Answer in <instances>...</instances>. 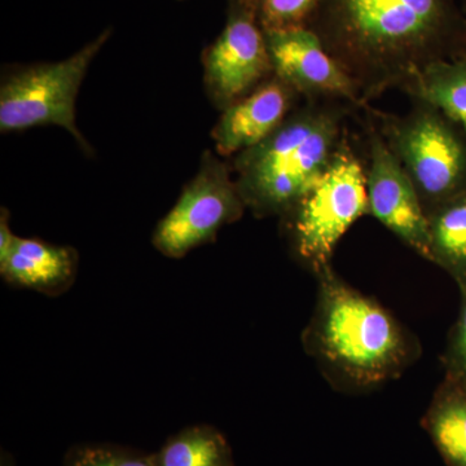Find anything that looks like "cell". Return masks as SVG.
Instances as JSON below:
<instances>
[{"label": "cell", "instance_id": "1", "mask_svg": "<svg viewBox=\"0 0 466 466\" xmlns=\"http://www.w3.org/2000/svg\"><path fill=\"white\" fill-rule=\"evenodd\" d=\"M357 88L360 106L461 56L453 0H321L308 26Z\"/></svg>", "mask_w": 466, "mask_h": 466}, {"label": "cell", "instance_id": "2", "mask_svg": "<svg viewBox=\"0 0 466 466\" xmlns=\"http://www.w3.org/2000/svg\"><path fill=\"white\" fill-rule=\"evenodd\" d=\"M315 278L317 303L302 343L325 380L336 390L359 394L400 379L421 355L419 339L332 265Z\"/></svg>", "mask_w": 466, "mask_h": 466}, {"label": "cell", "instance_id": "3", "mask_svg": "<svg viewBox=\"0 0 466 466\" xmlns=\"http://www.w3.org/2000/svg\"><path fill=\"white\" fill-rule=\"evenodd\" d=\"M311 100L236 161L238 191L257 217L288 216L345 143L346 109Z\"/></svg>", "mask_w": 466, "mask_h": 466}, {"label": "cell", "instance_id": "4", "mask_svg": "<svg viewBox=\"0 0 466 466\" xmlns=\"http://www.w3.org/2000/svg\"><path fill=\"white\" fill-rule=\"evenodd\" d=\"M403 116L379 115L380 133L412 180L426 214L466 192V144L458 127L422 101Z\"/></svg>", "mask_w": 466, "mask_h": 466}, {"label": "cell", "instance_id": "5", "mask_svg": "<svg viewBox=\"0 0 466 466\" xmlns=\"http://www.w3.org/2000/svg\"><path fill=\"white\" fill-rule=\"evenodd\" d=\"M368 214L366 168L343 143L319 182L284 217L294 256L317 275L330 265L333 251L350 227Z\"/></svg>", "mask_w": 466, "mask_h": 466}, {"label": "cell", "instance_id": "6", "mask_svg": "<svg viewBox=\"0 0 466 466\" xmlns=\"http://www.w3.org/2000/svg\"><path fill=\"white\" fill-rule=\"evenodd\" d=\"M101 34L90 45L60 63L41 64L12 73L0 88V131L25 130L34 126H61L86 146L76 124V99L92 58L108 41Z\"/></svg>", "mask_w": 466, "mask_h": 466}, {"label": "cell", "instance_id": "7", "mask_svg": "<svg viewBox=\"0 0 466 466\" xmlns=\"http://www.w3.org/2000/svg\"><path fill=\"white\" fill-rule=\"evenodd\" d=\"M245 208L225 164L207 153L200 173L158 223L153 245L168 258H183L195 248L216 240L219 229L240 219Z\"/></svg>", "mask_w": 466, "mask_h": 466}, {"label": "cell", "instance_id": "8", "mask_svg": "<svg viewBox=\"0 0 466 466\" xmlns=\"http://www.w3.org/2000/svg\"><path fill=\"white\" fill-rule=\"evenodd\" d=\"M205 67L208 88L225 109L274 72L258 5L232 2L225 30L207 52Z\"/></svg>", "mask_w": 466, "mask_h": 466}, {"label": "cell", "instance_id": "9", "mask_svg": "<svg viewBox=\"0 0 466 466\" xmlns=\"http://www.w3.org/2000/svg\"><path fill=\"white\" fill-rule=\"evenodd\" d=\"M367 191L370 216L422 258L431 260L428 217L419 192L380 130H368Z\"/></svg>", "mask_w": 466, "mask_h": 466}, {"label": "cell", "instance_id": "10", "mask_svg": "<svg viewBox=\"0 0 466 466\" xmlns=\"http://www.w3.org/2000/svg\"><path fill=\"white\" fill-rule=\"evenodd\" d=\"M275 76L309 99L360 106L357 88L309 27L265 32Z\"/></svg>", "mask_w": 466, "mask_h": 466}, {"label": "cell", "instance_id": "11", "mask_svg": "<svg viewBox=\"0 0 466 466\" xmlns=\"http://www.w3.org/2000/svg\"><path fill=\"white\" fill-rule=\"evenodd\" d=\"M294 94L293 88L275 76L227 106L214 133L218 152L231 156L262 143L284 124Z\"/></svg>", "mask_w": 466, "mask_h": 466}, {"label": "cell", "instance_id": "12", "mask_svg": "<svg viewBox=\"0 0 466 466\" xmlns=\"http://www.w3.org/2000/svg\"><path fill=\"white\" fill-rule=\"evenodd\" d=\"M78 254L69 247H56L33 238H17L7 258L0 262L5 283L46 296L66 293L75 283Z\"/></svg>", "mask_w": 466, "mask_h": 466}, {"label": "cell", "instance_id": "13", "mask_svg": "<svg viewBox=\"0 0 466 466\" xmlns=\"http://www.w3.org/2000/svg\"><path fill=\"white\" fill-rule=\"evenodd\" d=\"M447 466H466V388L444 379L421 420Z\"/></svg>", "mask_w": 466, "mask_h": 466}, {"label": "cell", "instance_id": "14", "mask_svg": "<svg viewBox=\"0 0 466 466\" xmlns=\"http://www.w3.org/2000/svg\"><path fill=\"white\" fill-rule=\"evenodd\" d=\"M404 92L440 110L466 135V54L429 66Z\"/></svg>", "mask_w": 466, "mask_h": 466}, {"label": "cell", "instance_id": "15", "mask_svg": "<svg viewBox=\"0 0 466 466\" xmlns=\"http://www.w3.org/2000/svg\"><path fill=\"white\" fill-rule=\"evenodd\" d=\"M431 236V262L466 283V192L426 214Z\"/></svg>", "mask_w": 466, "mask_h": 466}, {"label": "cell", "instance_id": "16", "mask_svg": "<svg viewBox=\"0 0 466 466\" xmlns=\"http://www.w3.org/2000/svg\"><path fill=\"white\" fill-rule=\"evenodd\" d=\"M156 466H235L228 441L210 425H193L171 435L155 453Z\"/></svg>", "mask_w": 466, "mask_h": 466}, {"label": "cell", "instance_id": "17", "mask_svg": "<svg viewBox=\"0 0 466 466\" xmlns=\"http://www.w3.org/2000/svg\"><path fill=\"white\" fill-rule=\"evenodd\" d=\"M63 466H156L155 453L116 444H81L66 453Z\"/></svg>", "mask_w": 466, "mask_h": 466}, {"label": "cell", "instance_id": "18", "mask_svg": "<svg viewBox=\"0 0 466 466\" xmlns=\"http://www.w3.org/2000/svg\"><path fill=\"white\" fill-rule=\"evenodd\" d=\"M321 0H259L258 18L265 32L308 26Z\"/></svg>", "mask_w": 466, "mask_h": 466}, {"label": "cell", "instance_id": "19", "mask_svg": "<svg viewBox=\"0 0 466 466\" xmlns=\"http://www.w3.org/2000/svg\"><path fill=\"white\" fill-rule=\"evenodd\" d=\"M461 303L443 355L446 379L466 388V283L458 285Z\"/></svg>", "mask_w": 466, "mask_h": 466}, {"label": "cell", "instance_id": "20", "mask_svg": "<svg viewBox=\"0 0 466 466\" xmlns=\"http://www.w3.org/2000/svg\"><path fill=\"white\" fill-rule=\"evenodd\" d=\"M8 220V211L2 208V217H0V262L7 258L17 238V236L11 232Z\"/></svg>", "mask_w": 466, "mask_h": 466}, {"label": "cell", "instance_id": "21", "mask_svg": "<svg viewBox=\"0 0 466 466\" xmlns=\"http://www.w3.org/2000/svg\"><path fill=\"white\" fill-rule=\"evenodd\" d=\"M232 2L250 3V5H257L259 7V0H232Z\"/></svg>", "mask_w": 466, "mask_h": 466}]
</instances>
